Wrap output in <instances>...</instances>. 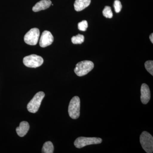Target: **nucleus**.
Returning a JSON list of instances; mask_svg holds the SVG:
<instances>
[{"label":"nucleus","instance_id":"obj_1","mask_svg":"<svg viewBox=\"0 0 153 153\" xmlns=\"http://www.w3.org/2000/svg\"><path fill=\"white\" fill-rule=\"evenodd\" d=\"M94 67V64L92 61L84 60L76 64L74 71L77 76H82L88 74L93 69Z\"/></svg>","mask_w":153,"mask_h":153},{"label":"nucleus","instance_id":"obj_2","mask_svg":"<svg viewBox=\"0 0 153 153\" xmlns=\"http://www.w3.org/2000/svg\"><path fill=\"white\" fill-rule=\"evenodd\" d=\"M80 99L78 96H74L69 102L68 112L69 116L73 119H77L80 115Z\"/></svg>","mask_w":153,"mask_h":153},{"label":"nucleus","instance_id":"obj_3","mask_svg":"<svg viewBox=\"0 0 153 153\" xmlns=\"http://www.w3.org/2000/svg\"><path fill=\"white\" fill-rule=\"evenodd\" d=\"M140 143L146 152H153V137L147 131H143L140 136Z\"/></svg>","mask_w":153,"mask_h":153},{"label":"nucleus","instance_id":"obj_4","mask_svg":"<svg viewBox=\"0 0 153 153\" xmlns=\"http://www.w3.org/2000/svg\"><path fill=\"white\" fill-rule=\"evenodd\" d=\"M44 97L45 94L43 91H39L36 94L31 101L28 103L27 106L28 111L32 113L37 112Z\"/></svg>","mask_w":153,"mask_h":153},{"label":"nucleus","instance_id":"obj_5","mask_svg":"<svg viewBox=\"0 0 153 153\" xmlns=\"http://www.w3.org/2000/svg\"><path fill=\"white\" fill-rule=\"evenodd\" d=\"M102 142V140L98 137H81L77 138L74 142L76 148L81 149L88 145L98 144Z\"/></svg>","mask_w":153,"mask_h":153},{"label":"nucleus","instance_id":"obj_6","mask_svg":"<svg viewBox=\"0 0 153 153\" xmlns=\"http://www.w3.org/2000/svg\"><path fill=\"white\" fill-rule=\"evenodd\" d=\"M23 63L27 67L36 68L43 64L44 60L39 55H31L24 57Z\"/></svg>","mask_w":153,"mask_h":153},{"label":"nucleus","instance_id":"obj_7","mask_svg":"<svg viewBox=\"0 0 153 153\" xmlns=\"http://www.w3.org/2000/svg\"><path fill=\"white\" fill-rule=\"evenodd\" d=\"M40 36V31L37 28H33L26 33L24 41L26 44L30 45H36L38 43Z\"/></svg>","mask_w":153,"mask_h":153},{"label":"nucleus","instance_id":"obj_8","mask_svg":"<svg viewBox=\"0 0 153 153\" xmlns=\"http://www.w3.org/2000/svg\"><path fill=\"white\" fill-rule=\"evenodd\" d=\"M53 41L54 37L52 33L49 31L46 30L42 33L40 38L39 45L40 47L44 48L52 44Z\"/></svg>","mask_w":153,"mask_h":153},{"label":"nucleus","instance_id":"obj_9","mask_svg":"<svg viewBox=\"0 0 153 153\" xmlns=\"http://www.w3.org/2000/svg\"><path fill=\"white\" fill-rule=\"evenodd\" d=\"M151 98V92L149 88L146 83H143L141 87L140 99L144 104H147Z\"/></svg>","mask_w":153,"mask_h":153},{"label":"nucleus","instance_id":"obj_10","mask_svg":"<svg viewBox=\"0 0 153 153\" xmlns=\"http://www.w3.org/2000/svg\"><path fill=\"white\" fill-rule=\"evenodd\" d=\"M52 5V2L50 0H41L38 2L33 8V10L34 12L46 10Z\"/></svg>","mask_w":153,"mask_h":153},{"label":"nucleus","instance_id":"obj_11","mask_svg":"<svg viewBox=\"0 0 153 153\" xmlns=\"http://www.w3.org/2000/svg\"><path fill=\"white\" fill-rule=\"evenodd\" d=\"M29 129L30 125L27 122L22 121L20 123L19 126L16 129V131L19 136L23 137L27 133Z\"/></svg>","mask_w":153,"mask_h":153},{"label":"nucleus","instance_id":"obj_12","mask_svg":"<svg viewBox=\"0 0 153 153\" xmlns=\"http://www.w3.org/2000/svg\"><path fill=\"white\" fill-rule=\"evenodd\" d=\"M91 0H75L74 7L75 10L79 12L87 7L90 4Z\"/></svg>","mask_w":153,"mask_h":153},{"label":"nucleus","instance_id":"obj_13","mask_svg":"<svg viewBox=\"0 0 153 153\" xmlns=\"http://www.w3.org/2000/svg\"><path fill=\"white\" fill-rule=\"evenodd\" d=\"M54 148L51 141H47L43 145L42 152L44 153H53Z\"/></svg>","mask_w":153,"mask_h":153},{"label":"nucleus","instance_id":"obj_14","mask_svg":"<svg viewBox=\"0 0 153 153\" xmlns=\"http://www.w3.org/2000/svg\"><path fill=\"white\" fill-rule=\"evenodd\" d=\"M84 36L80 34H78L76 36H73L71 38V41L73 44H81L84 42Z\"/></svg>","mask_w":153,"mask_h":153},{"label":"nucleus","instance_id":"obj_15","mask_svg":"<svg viewBox=\"0 0 153 153\" xmlns=\"http://www.w3.org/2000/svg\"><path fill=\"white\" fill-rule=\"evenodd\" d=\"M102 14L104 17L108 19H111L113 16L111 8L109 6H105V7L104 10L102 11Z\"/></svg>","mask_w":153,"mask_h":153},{"label":"nucleus","instance_id":"obj_16","mask_svg":"<svg viewBox=\"0 0 153 153\" xmlns=\"http://www.w3.org/2000/svg\"><path fill=\"white\" fill-rule=\"evenodd\" d=\"M145 68L147 71L153 75V60H148L145 63Z\"/></svg>","mask_w":153,"mask_h":153},{"label":"nucleus","instance_id":"obj_17","mask_svg":"<svg viewBox=\"0 0 153 153\" xmlns=\"http://www.w3.org/2000/svg\"><path fill=\"white\" fill-rule=\"evenodd\" d=\"M88 27V24L87 21H85V20L82 21V22L78 23V28L80 31H86V30H87Z\"/></svg>","mask_w":153,"mask_h":153},{"label":"nucleus","instance_id":"obj_18","mask_svg":"<svg viewBox=\"0 0 153 153\" xmlns=\"http://www.w3.org/2000/svg\"><path fill=\"white\" fill-rule=\"evenodd\" d=\"M114 7L115 11L116 13H120L122 8L121 3L119 0H115Z\"/></svg>","mask_w":153,"mask_h":153},{"label":"nucleus","instance_id":"obj_19","mask_svg":"<svg viewBox=\"0 0 153 153\" xmlns=\"http://www.w3.org/2000/svg\"><path fill=\"white\" fill-rule=\"evenodd\" d=\"M150 39V41L152 43H153V34L152 33V34H151L150 36L149 37Z\"/></svg>","mask_w":153,"mask_h":153}]
</instances>
